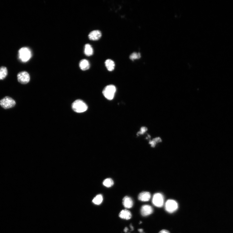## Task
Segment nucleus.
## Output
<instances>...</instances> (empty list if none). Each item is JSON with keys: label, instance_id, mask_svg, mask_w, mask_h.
<instances>
[{"label": "nucleus", "instance_id": "nucleus-1", "mask_svg": "<svg viewBox=\"0 0 233 233\" xmlns=\"http://www.w3.org/2000/svg\"><path fill=\"white\" fill-rule=\"evenodd\" d=\"M72 108L77 113H82L86 111L88 106L86 104L80 99H77L72 104Z\"/></svg>", "mask_w": 233, "mask_h": 233}, {"label": "nucleus", "instance_id": "nucleus-2", "mask_svg": "<svg viewBox=\"0 0 233 233\" xmlns=\"http://www.w3.org/2000/svg\"><path fill=\"white\" fill-rule=\"evenodd\" d=\"M116 91V88L112 85L106 86L104 89L102 93L104 97L108 100L111 101L114 98Z\"/></svg>", "mask_w": 233, "mask_h": 233}, {"label": "nucleus", "instance_id": "nucleus-3", "mask_svg": "<svg viewBox=\"0 0 233 233\" xmlns=\"http://www.w3.org/2000/svg\"><path fill=\"white\" fill-rule=\"evenodd\" d=\"M31 57V51L27 47H22L18 51V57L22 62H27L30 60Z\"/></svg>", "mask_w": 233, "mask_h": 233}, {"label": "nucleus", "instance_id": "nucleus-4", "mask_svg": "<svg viewBox=\"0 0 233 233\" xmlns=\"http://www.w3.org/2000/svg\"><path fill=\"white\" fill-rule=\"evenodd\" d=\"M15 104V101L8 96H6L0 101V105L5 109L13 108Z\"/></svg>", "mask_w": 233, "mask_h": 233}, {"label": "nucleus", "instance_id": "nucleus-5", "mask_svg": "<svg viewBox=\"0 0 233 233\" xmlns=\"http://www.w3.org/2000/svg\"><path fill=\"white\" fill-rule=\"evenodd\" d=\"M178 206L177 202L173 200H168L165 203V209L169 213H172L178 208Z\"/></svg>", "mask_w": 233, "mask_h": 233}, {"label": "nucleus", "instance_id": "nucleus-6", "mask_svg": "<svg viewBox=\"0 0 233 233\" xmlns=\"http://www.w3.org/2000/svg\"><path fill=\"white\" fill-rule=\"evenodd\" d=\"M152 202L153 204L158 207H161L163 206L164 198L163 195L160 193L155 194L153 198Z\"/></svg>", "mask_w": 233, "mask_h": 233}, {"label": "nucleus", "instance_id": "nucleus-7", "mask_svg": "<svg viewBox=\"0 0 233 233\" xmlns=\"http://www.w3.org/2000/svg\"><path fill=\"white\" fill-rule=\"evenodd\" d=\"M17 79L18 82L22 84H25L29 82L30 76L27 72L22 71L18 74Z\"/></svg>", "mask_w": 233, "mask_h": 233}, {"label": "nucleus", "instance_id": "nucleus-8", "mask_svg": "<svg viewBox=\"0 0 233 233\" xmlns=\"http://www.w3.org/2000/svg\"><path fill=\"white\" fill-rule=\"evenodd\" d=\"M152 207L149 205H144L140 209V213L143 216H146L151 215L153 212Z\"/></svg>", "mask_w": 233, "mask_h": 233}, {"label": "nucleus", "instance_id": "nucleus-9", "mask_svg": "<svg viewBox=\"0 0 233 233\" xmlns=\"http://www.w3.org/2000/svg\"><path fill=\"white\" fill-rule=\"evenodd\" d=\"M102 36L101 32L100 31L96 30L92 31L88 35V38L92 40H97L100 39Z\"/></svg>", "mask_w": 233, "mask_h": 233}, {"label": "nucleus", "instance_id": "nucleus-10", "mask_svg": "<svg viewBox=\"0 0 233 233\" xmlns=\"http://www.w3.org/2000/svg\"><path fill=\"white\" fill-rule=\"evenodd\" d=\"M151 197V194L149 192H143L139 194L138 198L140 201L146 202L149 201Z\"/></svg>", "mask_w": 233, "mask_h": 233}, {"label": "nucleus", "instance_id": "nucleus-11", "mask_svg": "<svg viewBox=\"0 0 233 233\" xmlns=\"http://www.w3.org/2000/svg\"><path fill=\"white\" fill-rule=\"evenodd\" d=\"M123 203L124 207L127 209L131 208L134 205L132 200L128 196H125L123 198Z\"/></svg>", "mask_w": 233, "mask_h": 233}, {"label": "nucleus", "instance_id": "nucleus-12", "mask_svg": "<svg viewBox=\"0 0 233 233\" xmlns=\"http://www.w3.org/2000/svg\"><path fill=\"white\" fill-rule=\"evenodd\" d=\"M120 217L122 219L129 220L131 219L132 214L127 209L123 210L120 212Z\"/></svg>", "mask_w": 233, "mask_h": 233}, {"label": "nucleus", "instance_id": "nucleus-13", "mask_svg": "<svg viewBox=\"0 0 233 233\" xmlns=\"http://www.w3.org/2000/svg\"><path fill=\"white\" fill-rule=\"evenodd\" d=\"M79 66L80 68L83 71H85L90 67V62L86 60H81L80 62Z\"/></svg>", "mask_w": 233, "mask_h": 233}, {"label": "nucleus", "instance_id": "nucleus-14", "mask_svg": "<svg viewBox=\"0 0 233 233\" xmlns=\"http://www.w3.org/2000/svg\"><path fill=\"white\" fill-rule=\"evenodd\" d=\"M105 65L107 70L109 71H112L115 67V64L114 62L111 60H107L105 62Z\"/></svg>", "mask_w": 233, "mask_h": 233}, {"label": "nucleus", "instance_id": "nucleus-15", "mask_svg": "<svg viewBox=\"0 0 233 233\" xmlns=\"http://www.w3.org/2000/svg\"><path fill=\"white\" fill-rule=\"evenodd\" d=\"M84 53L87 56H91L93 54V50L90 44H87L84 47Z\"/></svg>", "mask_w": 233, "mask_h": 233}, {"label": "nucleus", "instance_id": "nucleus-16", "mask_svg": "<svg viewBox=\"0 0 233 233\" xmlns=\"http://www.w3.org/2000/svg\"><path fill=\"white\" fill-rule=\"evenodd\" d=\"M8 73V70L6 67L3 66L0 68V80L5 79Z\"/></svg>", "mask_w": 233, "mask_h": 233}, {"label": "nucleus", "instance_id": "nucleus-17", "mask_svg": "<svg viewBox=\"0 0 233 233\" xmlns=\"http://www.w3.org/2000/svg\"><path fill=\"white\" fill-rule=\"evenodd\" d=\"M103 200L102 196L101 194L97 195L95 197L92 201L94 204L97 205L101 204Z\"/></svg>", "mask_w": 233, "mask_h": 233}, {"label": "nucleus", "instance_id": "nucleus-18", "mask_svg": "<svg viewBox=\"0 0 233 233\" xmlns=\"http://www.w3.org/2000/svg\"><path fill=\"white\" fill-rule=\"evenodd\" d=\"M103 184L106 187H110L113 185L114 181L111 179H107L103 181Z\"/></svg>", "mask_w": 233, "mask_h": 233}, {"label": "nucleus", "instance_id": "nucleus-19", "mask_svg": "<svg viewBox=\"0 0 233 233\" xmlns=\"http://www.w3.org/2000/svg\"><path fill=\"white\" fill-rule=\"evenodd\" d=\"M162 141L161 139L159 137H157L154 139L149 142V144L151 145V147H154L156 144L159 142H160Z\"/></svg>", "mask_w": 233, "mask_h": 233}, {"label": "nucleus", "instance_id": "nucleus-20", "mask_svg": "<svg viewBox=\"0 0 233 233\" xmlns=\"http://www.w3.org/2000/svg\"><path fill=\"white\" fill-rule=\"evenodd\" d=\"M141 57V55L140 53H137L134 52L132 53L129 56V58L132 60L134 61V60H137Z\"/></svg>", "mask_w": 233, "mask_h": 233}, {"label": "nucleus", "instance_id": "nucleus-21", "mask_svg": "<svg viewBox=\"0 0 233 233\" xmlns=\"http://www.w3.org/2000/svg\"><path fill=\"white\" fill-rule=\"evenodd\" d=\"M148 129L146 127H142L140 129V131L138 132L137 133V135L138 136L139 135H143L147 131Z\"/></svg>", "mask_w": 233, "mask_h": 233}, {"label": "nucleus", "instance_id": "nucleus-22", "mask_svg": "<svg viewBox=\"0 0 233 233\" xmlns=\"http://www.w3.org/2000/svg\"><path fill=\"white\" fill-rule=\"evenodd\" d=\"M159 233H170V232L168 230H163L160 231Z\"/></svg>", "mask_w": 233, "mask_h": 233}, {"label": "nucleus", "instance_id": "nucleus-23", "mask_svg": "<svg viewBox=\"0 0 233 233\" xmlns=\"http://www.w3.org/2000/svg\"><path fill=\"white\" fill-rule=\"evenodd\" d=\"M138 231L140 233H143V229H139Z\"/></svg>", "mask_w": 233, "mask_h": 233}, {"label": "nucleus", "instance_id": "nucleus-24", "mask_svg": "<svg viewBox=\"0 0 233 233\" xmlns=\"http://www.w3.org/2000/svg\"><path fill=\"white\" fill-rule=\"evenodd\" d=\"M128 230V229L127 228H125L124 230V232H126Z\"/></svg>", "mask_w": 233, "mask_h": 233}]
</instances>
